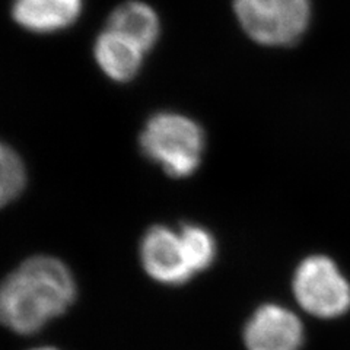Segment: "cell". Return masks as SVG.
Returning a JSON list of instances; mask_svg holds the SVG:
<instances>
[{"instance_id":"2","label":"cell","mask_w":350,"mask_h":350,"mask_svg":"<svg viewBox=\"0 0 350 350\" xmlns=\"http://www.w3.org/2000/svg\"><path fill=\"white\" fill-rule=\"evenodd\" d=\"M140 148L171 177L185 178L200 167L204 133L193 118L162 111L148 120L140 135Z\"/></svg>"},{"instance_id":"7","label":"cell","mask_w":350,"mask_h":350,"mask_svg":"<svg viewBox=\"0 0 350 350\" xmlns=\"http://www.w3.org/2000/svg\"><path fill=\"white\" fill-rule=\"evenodd\" d=\"M83 0H14L16 24L34 34H53L79 19Z\"/></svg>"},{"instance_id":"4","label":"cell","mask_w":350,"mask_h":350,"mask_svg":"<svg viewBox=\"0 0 350 350\" xmlns=\"http://www.w3.org/2000/svg\"><path fill=\"white\" fill-rule=\"evenodd\" d=\"M292 289L301 308L321 320H334L350 310V282L328 256L304 258L293 273Z\"/></svg>"},{"instance_id":"10","label":"cell","mask_w":350,"mask_h":350,"mask_svg":"<svg viewBox=\"0 0 350 350\" xmlns=\"http://www.w3.org/2000/svg\"><path fill=\"white\" fill-rule=\"evenodd\" d=\"M180 235L194 275L209 269L216 257V243L212 234L203 226L185 224L180 229Z\"/></svg>"},{"instance_id":"8","label":"cell","mask_w":350,"mask_h":350,"mask_svg":"<svg viewBox=\"0 0 350 350\" xmlns=\"http://www.w3.org/2000/svg\"><path fill=\"white\" fill-rule=\"evenodd\" d=\"M146 51L135 41L105 28L94 46V57L105 76L114 82H129L139 73Z\"/></svg>"},{"instance_id":"5","label":"cell","mask_w":350,"mask_h":350,"mask_svg":"<svg viewBox=\"0 0 350 350\" xmlns=\"http://www.w3.org/2000/svg\"><path fill=\"white\" fill-rule=\"evenodd\" d=\"M140 260L148 275L163 284L177 286L194 276L180 232L168 226L157 225L145 234Z\"/></svg>"},{"instance_id":"3","label":"cell","mask_w":350,"mask_h":350,"mask_svg":"<svg viewBox=\"0 0 350 350\" xmlns=\"http://www.w3.org/2000/svg\"><path fill=\"white\" fill-rule=\"evenodd\" d=\"M234 10L245 34L267 47L298 42L311 21V0H234Z\"/></svg>"},{"instance_id":"11","label":"cell","mask_w":350,"mask_h":350,"mask_svg":"<svg viewBox=\"0 0 350 350\" xmlns=\"http://www.w3.org/2000/svg\"><path fill=\"white\" fill-rule=\"evenodd\" d=\"M2 203L15 200L25 187L27 174L18 153L8 146H2Z\"/></svg>"},{"instance_id":"6","label":"cell","mask_w":350,"mask_h":350,"mask_svg":"<svg viewBox=\"0 0 350 350\" xmlns=\"http://www.w3.org/2000/svg\"><path fill=\"white\" fill-rule=\"evenodd\" d=\"M304 342L299 317L276 304L258 306L244 328L247 350H302Z\"/></svg>"},{"instance_id":"9","label":"cell","mask_w":350,"mask_h":350,"mask_svg":"<svg viewBox=\"0 0 350 350\" xmlns=\"http://www.w3.org/2000/svg\"><path fill=\"white\" fill-rule=\"evenodd\" d=\"M107 28L135 41L148 53L159 38L161 21L148 3L140 0H129L113 10L108 16Z\"/></svg>"},{"instance_id":"1","label":"cell","mask_w":350,"mask_h":350,"mask_svg":"<svg viewBox=\"0 0 350 350\" xmlns=\"http://www.w3.org/2000/svg\"><path fill=\"white\" fill-rule=\"evenodd\" d=\"M76 298L68 266L54 257L25 260L6 278L0 293L3 324L18 334H34L64 314Z\"/></svg>"},{"instance_id":"12","label":"cell","mask_w":350,"mask_h":350,"mask_svg":"<svg viewBox=\"0 0 350 350\" xmlns=\"http://www.w3.org/2000/svg\"><path fill=\"white\" fill-rule=\"evenodd\" d=\"M32 350H59V349H54V347H37V349H32Z\"/></svg>"}]
</instances>
